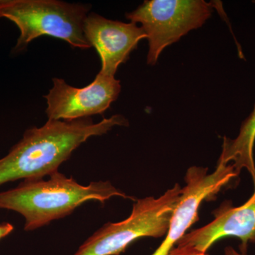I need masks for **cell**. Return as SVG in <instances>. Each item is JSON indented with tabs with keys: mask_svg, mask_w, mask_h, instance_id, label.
I'll list each match as a JSON object with an SVG mask.
<instances>
[{
	"mask_svg": "<svg viewBox=\"0 0 255 255\" xmlns=\"http://www.w3.org/2000/svg\"><path fill=\"white\" fill-rule=\"evenodd\" d=\"M208 255L207 253H206V254H203V255Z\"/></svg>",
	"mask_w": 255,
	"mask_h": 255,
	"instance_id": "cell-13",
	"label": "cell"
},
{
	"mask_svg": "<svg viewBox=\"0 0 255 255\" xmlns=\"http://www.w3.org/2000/svg\"><path fill=\"white\" fill-rule=\"evenodd\" d=\"M255 142V106L248 118L242 124L236 138L225 137L222 152L219 159L223 163L232 164L239 176L243 169H246L255 179L254 146Z\"/></svg>",
	"mask_w": 255,
	"mask_h": 255,
	"instance_id": "cell-10",
	"label": "cell"
},
{
	"mask_svg": "<svg viewBox=\"0 0 255 255\" xmlns=\"http://www.w3.org/2000/svg\"><path fill=\"white\" fill-rule=\"evenodd\" d=\"M128 125L124 116L114 115L96 124L90 117L70 122L48 120L43 127L28 128L9 153L0 158V186L51 175L90 137Z\"/></svg>",
	"mask_w": 255,
	"mask_h": 255,
	"instance_id": "cell-1",
	"label": "cell"
},
{
	"mask_svg": "<svg viewBox=\"0 0 255 255\" xmlns=\"http://www.w3.org/2000/svg\"><path fill=\"white\" fill-rule=\"evenodd\" d=\"M84 33L100 55V73L110 77H114L119 65L128 59L139 42L147 38L137 23L114 21L95 13L87 15Z\"/></svg>",
	"mask_w": 255,
	"mask_h": 255,
	"instance_id": "cell-9",
	"label": "cell"
},
{
	"mask_svg": "<svg viewBox=\"0 0 255 255\" xmlns=\"http://www.w3.org/2000/svg\"><path fill=\"white\" fill-rule=\"evenodd\" d=\"M91 5L58 0H0V18L12 21L19 29L14 54L26 50L33 40L48 36L66 41L74 48H92L84 33V23Z\"/></svg>",
	"mask_w": 255,
	"mask_h": 255,
	"instance_id": "cell-3",
	"label": "cell"
},
{
	"mask_svg": "<svg viewBox=\"0 0 255 255\" xmlns=\"http://www.w3.org/2000/svg\"><path fill=\"white\" fill-rule=\"evenodd\" d=\"M181 192L182 188L176 184L158 198L137 199L127 219L104 225L74 255H119L140 238L163 237Z\"/></svg>",
	"mask_w": 255,
	"mask_h": 255,
	"instance_id": "cell-4",
	"label": "cell"
},
{
	"mask_svg": "<svg viewBox=\"0 0 255 255\" xmlns=\"http://www.w3.org/2000/svg\"><path fill=\"white\" fill-rule=\"evenodd\" d=\"M253 195L238 207L225 201L214 211V221L184 235L169 255L206 254L214 243L226 238H238L241 253L246 255L248 246L255 243V179Z\"/></svg>",
	"mask_w": 255,
	"mask_h": 255,
	"instance_id": "cell-7",
	"label": "cell"
},
{
	"mask_svg": "<svg viewBox=\"0 0 255 255\" xmlns=\"http://www.w3.org/2000/svg\"><path fill=\"white\" fill-rule=\"evenodd\" d=\"M48 177L24 179L14 189L0 192V209L21 214L25 219L24 231H35L63 219L87 201L105 203L114 196L135 201L110 181L84 186L58 171Z\"/></svg>",
	"mask_w": 255,
	"mask_h": 255,
	"instance_id": "cell-2",
	"label": "cell"
},
{
	"mask_svg": "<svg viewBox=\"0 0 255 255\" xmlns=\"http://www.w3.org/2000/svg\"><path fill=\"white\" fill-rule=\"evenodd\" d=\"M53 87L44 96L48 120L70 122L103 114L122 90L119 80L100 73L82 88L70 86L63 79L53 78Z\"/></svg>",
	"mask_w": 255,
	"mask_h": 255,
	"instance_id": "cell-8",
	"label": "cell"
},
{
	"mask_svg": "<svg viewBox=\"0 0 255 255\" xmlns=\"http://www.w3.org/2000/svg\"><path fill=\"white\" fill-rule=\"evenodd\" d=\"M212 11L204 0H148L126 17L142 25L149 43L147 63L155 65L164 48L202 26Z\"/></svg>",
	"mask_w": 255,
	"mask_h": 255,
	"instance_id": "cell-5",
	"label": "cell"
},
{
	"mask_svg": "<svg viewBox=\"0 0 255 255\" xmlns=\"http://www.w3.org/2000/svg\"><path fill=\"white\" fill-rule=\"evenodd\" d=\"M14 228L9 223H0V241L13 232Z\"/></svg>",
	"mask_w": 255,
	"mask_h": 255,
	"instance_id": "cell-11",
	"label": "cell"
},
{
	"mask_svg": "<svg viewBox=\"0 0 255 255\" xmlns=\"http://www.w3.org/2000/svg\"><path fill=\"white\" fill-rule=\"evenodd\" d=\"M238 175L232 164L218 162L216 169L208 173V168L188 169L185 186L169 222L165 238L152 255H169L188 230L199 220V211L204 201L214 197Z\"/></svg>",
	"mask_w": 255,
	"mask_h": 255,
	"instance_id": "cell-6",
	"label": "cell"
},
{
	"mask_svg": "<svg viewBox=\"0 0 255 255\" xmlns=\"http://www.w3.org/2000/svg\"><path fill=\"white\" fill-rule=\"evenodd\" d=\"M225 255H243L241 253H238L232 247H226L225 249Z\"/></svg>",
	"mask_w": 255,
	"mask_h": 255,
	"instance_id": "cell-12",
	"label": "cell"
}]
</instances>
